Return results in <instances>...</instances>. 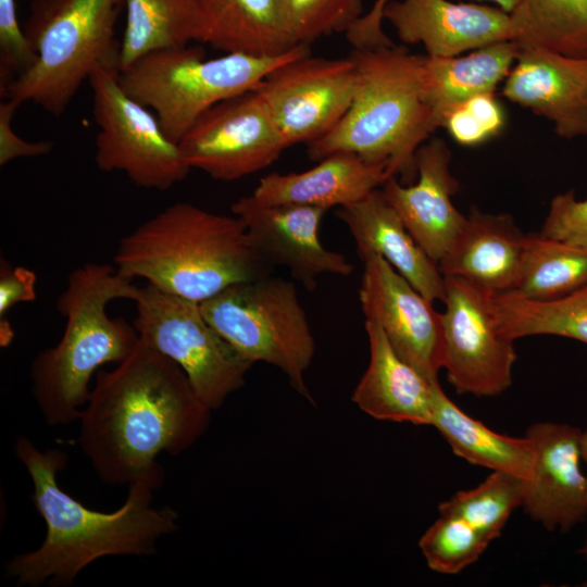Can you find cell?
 Segmentation results:
<instances>
[{
    "instance_id": "44dd1931",
    "label": "cell",
    "mask_w": 587,
    "mask_h": 587,
    "mask_svg": "<svg viewBox=\"0 0 587 587\" xmlns=\"http://www.w3.org/2000/svg\"><path fill=\"white\" fill-rule=\"evenodd\" d=\"M390 177L386 165L339 151L300 173L265 175L248 198L260 205L299 204L328 210L363 199Z\"/></svg>"
},
{
    "instance_id": "d6a6232c",
    "label": "cell",
    "mask_w": 587,
    "mask_h": 587,
    "mask_svg": "<svg viewBox=\"0 0 587 587\" xmlns=\"http://www.w3.org/2000/svg\"><path fill=\"white\" fill-rule=\"evenodd\" d=\"M287 33L295 46H309L347 32L364 13L363 0H282Z\"/></svg>"
},
{
    "instance_id": "83f0119b",
    "label": "cell",
    "mask_w": 587,
    "mask_h": 587,
    "mask_svg": "<svg viewBox=\"0 0 587 587\" xmlns=\"http://www.w3.org/2000/svg\"><path fill=\"white\" fill-rule=\"evenodd\" d=\"M499 329L512 340L554 335L587 344V285L549 301L524 298L515 291L491 292Z\"/></svg>"
},
{
    "instance_id": "f546056e",
    "label": "cell",
    "mask_w": 587,
    "mask_h": 587,
    "mask_svg": "<svg viewBox=\"0 0 587 587\" xmlns=\"http://www.w3.org/2000/svg\"><path fill=\"white\" fill-rule=\"evenodd\" d=\"M587 285V247L527 235L520 279L514 290L538 301L565 297Z\"/></svg>"
},
{
    "instance_id": "b9f144b4",
    "label": "cell",
    "mask_w": 587,
    "mask_h": 587,
    "mask_svg": "<svg viewBox=\"0 0 587 587\" xmlns=\"http://www.w3.org/2000/svg\"><path fill=\"white\" fill-rule=\"evenodd\" d=\"M586 552H587V547H586Z\"/></svg>"
},
{
    "instance_id": "74e56055",
    "label": "cell",
    "mask_w": 587,
    "mask_h": 587,
    "mask_svg": "<svg viewBox=\"0 0 587 587\" xmlns=\"http://www.w3.org/2000/svg\"><path fill=\"white\" fill-rule=\"evenodd\" d=\"M36 273L25 266H11L5 260L0 265V319L15 304L36 300Z\"/></svg>"
},
{
    "instance_id": "3957f363",
    "label": "cell",
    "mask_w": 587,
    "mask_h": 587,
    "mask_svg": "<svg viewBox=\"0 0 587 587\" xmlns=\"http://www.w3.org/2000/svg\"><path fill=\"white\" fill-rule=\"evenodd\" d=\"M117 272L198 303L230 285L268 276L272 264L253 248L236 215L192 203L171 204L124 236Z\"/></svg>"
},
{
    "instance_id": "8992f818",
    "label": "cell",
    "mask_w": 587,
    "mask_h": 587,
    "mask_svg": "<svg viewBox=\"0 0 587 587\" xmlns=\"http://www.w3.org/2000/svg\"><path fill=\"white\" fill-rule=\"evenodd\" d=\"M125 0H32L24 24L34 65L1 92L60 116L97 67L118 72L115 24Z\"/></svg>"
},
{
    "instance_id": "cb8c5ba5",
    "label": "cell",
    "mask_w": 587,
    "mask_h": 587,
    "mask_svg": "<svg viewBox=\"0 0 587 587\" xmlns=\"http://www.w3.org/2000/svg\"><path fill=\"white\" fill-rule=\"evenodd\" d=\"M197 42L225 53L282 54L295 45L287 33L282 0H196Z\"/></svg>"
},
{
    "instance_id": "836d02e7",
    "label": "cell",
    "mask_w": 587,
    "mask_h": 587,
    "mask_svg": "<svg viewBox=\"0 0 587 587\" xmlns=\"http://www.w3.org/2000/svg\"><path fill=\"white\" fill-rule=\"evenodd\" d=\"M504 123V112L495 93H484L453 109L442 127L458 143L477 146L500 134Z\"/></svg>"
},
{
    "instance_id": "30bf717a",
    "label": "cell",
    "mask_w": 587,
    "mask_h": 587,
    "mask_svg": "<svg viewBox=\"0 0 587 587\" xmlns=\"http://www.w3.org/2000/svg\"><path fill=\"white\" fill-rule=\"evenodd\" d=\"M88 83L98 126L95 160L103 172H122L135 185L167 190L191 171L179 146L155 114L122 88L117 71L97 67Z\"/></svg>"
},
{
    "instance_id": "7bdbcfd3",
    "label": "cell",
    "mask_w": 587,
    "mask_h": 587,
    "mask_svg": "<svg viewBox=\"0 0 587 587\" xmlns=\"http://www.w3.org/2000/svg\"><path fill=\"white\" fill-rule=\"evenodd\" d=\"M587 585V584H586Z\"/></svg>"
},
{
    "instance_id": "f35d334b",
    "label": "cell",
    "mask_w": 587,
    "mask_h": 587,
    "mask_svg": "<svg viewBox=\"0 0 587 587\" xmlns=\"http://www.w3.org/2000/svg\"><path fill=\"white\" fill-rule=\"evenodd\" d=\"M390 0H375L371 10L364 13L345 34L353 49H369L392 46L394 42L383 28V12Z\"/></svg>"
},
{
    "instance_id": "9a60e30c",
    "label": "cell",
    "mask_w": 587,
    "mask_h": 587,
    "mask_svg": "<svg viewBox=\"0 0 587 587\" xmlns=\"http://www.w3.org/2000/svg\"><path fill=\"white\" fill-rule=\"evenodd\" d=\"M230 211L242 222L253 248L270 264L286 267L307 290H314L324 274L349 276L354 266L320 240L327 210L310 205H260L248 196L237 199Z\"/></svg>"
},
{
    "instance_id": "8d00e7d4",
    "label": "cell",
    "mask_w": 587,
    "mask_h": 587,
    "mask_svg": "<svg viewBox=\"0 0 587 587\" xmlns=\"http://www.w3.org/2000/svg\"><path fill=\"white\" fill-rule=\"evenodd\" d=\"M16 100L5 98L0 102V165L3 166L18 158L46 155L53 149V141H27L21 138L12 127V121L17 108Z\"/></svg>"
},
{
    "instance_id": "4dcf8cb0",
    "label": "cell",
    "mask_w": 587,
    "mask_h": 587,
    "mask_svg": "<svg viewBox=\"0 0 587 587\" xmlns=\"http://www.w3.org/2000/svg\"><path fill=\"white\" fill-rule=\"evenodd\" d=\"M526 482L492 471L475 488L462 490L440 503L439 513L457 515L486 536L498 538L512 512L523 505Z\"/></svg>"
},
{
    "instance_id": "5b68a950",
    "label": "cell",
    "mask_w": 587,
    "mask_h": 587,
    "mask_svg": "<svg viewBox=\"0 0 587 587\" xmlns=\"http://www.w3.org/2000/svg\"><path fill=\"white\" fill-rule=\"evenodd\" d=\"M355 96L337 125L308 143L311 160L345 151L411 184L417 175L415 153L437 129L425 98V57L403 47L353 49Z\"/></svg>"
},
{
    "instance_id": "d590c367",
    "label": "cell",
    "mask_w": 587,
    "mask_h": 587,
    "mask_svg": "<svg viewBox=\"0 0 587 587\" xmlns=\"http://www.w3.org/2000/svg\"><path fill=\"white\" fill-rule=\"evenodd\" d=\"M539 234L587 247V199L577 200L573 190L554 196Z\"/></svg>"
},
{
    "instance_id": "60d3db41",
    "label": "cell",
    "mask_w": 587,
    "mask_h": 587,
    "mask_svg": "<svg viewBox=\"0 0 587 587\" xmlns=\"http://www.w3.org/2000/svg\"><path fill=\"white\" fill-rule=\"evenodd\" d=\"M580 446H582V458H583L584 463L586 464V476H587V427L584 432H582Z\"/></svg>"
},
{
    "instance_id": "484cf974",
    "label": "cell",
    "mask_w": 587,
    "mask_h": 587,
    "mask_svg": "<svg viewBox=\"0 0 587 587\" xmlns=\"http://www.w3.org/2000/svg\"><path fill=\"white\" fill-rule=\"evenodd\" d=\"M453 453L467 462L514 475L525 482L534 476L536 451L532 440L494 432L462 411L435 386L432 425Z\"/></svg>"
},
{
    "instance_id": "4fadbf2b",
    "label": "cell",
    "mask_w": 587,
    "mask_h": 587,
    "mask_svg": "<svg viewBox=\"0 0 587 587\" xmlns=\"http://www.w3.org/2000/svg\"><path fill=\"white\" fill-rule=\"evenodd\" d=\"M187 164L232 182L271 165L288 148L260 96L250 90L204 112L178 141Z\"/></svg>"
},
{
    "instance_id": "4316f807",
    "label": "cell",
    "mask_w": 587,
    "mask_h": 587,
    "mask_svg": "<svg viewBox=\"0 0 587 587\" xmlns=\"http://www.w3.org/2000/svg\"><path fill=\"white\" fill-rule=\"evenodd\" d=\"M118 71L150 52L198 41L196 0H125Z\"/></svg>"
},
{
    "instance_id": "6da1fadb",
    "label": "cell",
    "mask_w": 587,
    "mask_h": 587,
    "mask_svg": "<svg viewBox=\"0 0 587 587\" xmlns=\"http://www.w3.org/2000/svg\"><path fill=\"white\" fill-rule=\"evenodd\" d=\"M209 410L184 371L140 341L113 370H99L79 419L78 444L99 478L130 485L205 432Z\"/></svg>"
},
{
    "instance_id": "d4e9b609",
    "label": "cell",
    "mask_w": 587,
    "mask_h": 587,
    "mask_svg": "<svg viewBox=\"0 0 587 587\" xmlns=\"http://www.w3.org/2000/svg\"><path fill=\"white\" fill-rule=\"evenodd\" d=\"M520 47L512 40L475 49L466 55L425 57V98L435 124L442 127L446 116L469 99L495 93L513 67Z\"/></svg>"
},
{
    "instance_id": "52a82bcc",
    "label": "cell",
    "mask_w": 587,
    "mask_h": 587,
    "mask_svg": "<svg viewBox=\"0 0 587 587\" xmlns=\"http://www.w3.org/2000/svg\"><path fill=\"white\" fill-rule=\"evenodd\" d=\"M310 53L299 45L273 57L226 53L205 59V51L183 46L150 52L117 72L122 88L154 111L163 130L175 142L209 109L253 90L277 66Z\"/></svg>"
},
{
    "instance_id": "277c9868",
    "label": "cell",
    "mask_w": 587,
    "mask_h": 587,
    "mask_svg": "<svg viewBox=\"0 0 587 587\" xmlns=\"http://www.w3.org/2000/svg\"><path fill=\"white\" fill-rule=\"evenodd\" d=\"M138 289L114 265L86 263L68 274L55 304L66 321L63 335L30 364L32 394L49 426L79 421L93 374L136 349L134 325L110 317L107 307L114 299L134 301Z\"/></svg>"
},
{
    "instance_id": "e0dca14e",
    "label": "cell",
    "mask_w": 587,
    "mask_h": 587,
    "mask_svg": "<svg viewBox=\"0 0 587 587\" xmlns=\"http://www.w3.org/2000/svg\"><path fill=\"white\" fill-rule=\"evenodd\" d=\"M450 161L446 142L433 138L415 153V184L403 185L394 176L380 189L415 241L437 264L466 221L451 200L459 182L451 174Z\"/></svg>"
},
{
    "instance_id": "7402d4cb",
    "label": "cell",
    "mask_w": 587,
    "mask_h": 587,
    "mask_svg": "<svg viewBox=\"0 0 587 587\" xmlns=\"http://www.w3.org/2000/svg\"><path fill=\"white\" fill-rule=\"evenodd\" d=\"M526 237L510 214L472 208L438 267L445 277H463L492 292L514 291Z\"/></svg>"
},
{
    "instance_id": "f1b7e54d",
    "label": "cell",
    "mask_w": 587,
    "mask_h": 587,
    "mask_svg": "<svg viewBox=\"0 0 587 587\" xmlns=\"http://www.w3.org/2000/svg\"><path fill=\"white\" fill-rule=\"evenodd\" d=\"M510 16L511 40L520 48L587 58V0H521Z\"/></svg>"
},
{
    "instance_id": "7a4b0ae2",
    "label": "cell",
    "mask_w": 587,
    "mask_h": 587,
    "mask_svg": "<svg viewBox=\"0 0 587 587\" xmlns=\"http://www.w3.org/2000/svg\"><path fill=\"white\" fill-rule=\"evenodd\" d=\"M14 452L30 476L32 501L46 524L42 544L7 563L8 576L18 586H71L93 561L109 555H152L158 540L179 528L175 510L152 504L154 492L164 480L160 464L128 485L127 498L120 509L100 512L85 507L60 487L58 474L67 464L64 451H41L20 436Z\"/></svg>"
},
{
    "instance_id": "8fae6325",
    "label": "cell",
    "mask_w": 587,
    "mask_h": 587,
    "mask_svg": "<svg viewBox=\"0 0 587 587\" xmlns=\"http://www.w3.org/2000/svg\"><path fill=\"white\" fill-rule=\"evenodd\" d=\"M441 313L447 379L457 394L494 397L512 384L514 340L498 327L490 290L459 276L445 277Z\"/></svg>"
},
{
    "instance_id": "603a6c76",
    "label": "cell",
    "mask_w": 587,
    "mask_h": 587,
    "mask_svg": "<svg viewBox=\"0 0 587 587\" xmlns=\"http://www.w3.org/2000/svg\"><path fill=\"white\" fill-rule=\"evenodd\" d=\"M370 361L352 400L370 416L390 422L432 425L435 386L402 360L379 324L365 319Z\"/></svg>"
},
{
    "instance_id": "9c48e42d",
    "label": "cell",
    "mask_w": 587,
    "mask_h": 587,
    "mask_svg": "<svg viewBox=\"0 0 587 587\" xmlns=\"http://www.w3.org/2000/svg\"><path fill=\"white\" fill-rule=\"evenodd\" d=\"M133 322L145 345L175 362L209 410L239 390L253 362L243 357L203 316L200 303L139 287Z\"/></svg>"
},
{
    "instance_id": "d6986e66",
    "label": "cell",
    "mask_w": 587,
    "mask_h": 587,
    "mask_svg": "<svg viewBox=\"0 0 587 587\" xmlns=\"http://www.w3.org/2000/svg\"><path fill=\"white\" fill-rule=\"evenodd\" d=\"M384 20L404 43H422L427 57L448 58L511 40L509 13L499 7L449 0H390Z\"/></svg>"
},
{
    "instance_id": "ba28073f",
    "label": "cell",
    "mask_w": 587,
    "mask_h": 587,
    "mask_svg": "<svg viewBox=\"0 0 587 587\" xmlns=\"http://www.w3.org/2000/svg\"><path fill=\"white\" fill-rule=\"evenodd\" d=\"M205 320L243 357L278 367L313 401L304 374L314 337L294 283L280 277L237 283L200 303Z\"/></svg>"
},
{
    "instance_id": "e575fe53",
    "label": "cell",
    "mask_w": 587,
    "mask_h": 587,
    "mask_svg": "<svg viewBox=\"0 0 587 587\" xmlns=\"http://www.w3.org/2000/svg\"><path fill=\"white\" fill-rule=\"evenodd\" d=\"M35 61L36 53L17 18L15 0H0V93Z\"/></svg>"
},
{
    "instance_id": "ffe728a7",
    "label": "cell",
    "mask_w": 587,
    "mask_h": 587,
    "mask_svg": "<svg viewBox=\"0 0 587 587\" xmlns=\"http://www.w3.org/2000/svg\"><path fill=\"white\" fill-rule=\"evenodd\" d=\"M361 261L371 254L384 258L430 302L446 297V280L438 264L420 247L380 189L339 208Z\"/></svg>"
},
{
    "instance_id": "ab89813d",
    "label": "cell",
    "mask_w": 587,
    "mask_h": 587,
    "mask_svg": "<svg viewBox=\"0 0 587 587\" xmlns=\"http://www.w3.org/2000/svg\"><path fill=\"white\" fill-rule=\"evenodd\" d=\"M487 1L497 3L500 9H502L504 12L509 14H511L521 2V0H487Z\"/></svg>"
},
{
    "instance_id": "2e32d148",
    "label": "cell",
    "mask_w": 587,
    "mask_h": 587,
    "mask_svg": "<svg viewBox=\"0 0 587 587\" xmlns=\"http://www.w3.org/2000/svg\"><path fill=\"white\" fill-rule=\"evenodd\" d=\"M525 436L535 447L536 464L533 478L525 484L522 507L545 528L567 530L587 516L582 432L567 424L538 422Z\"/></svg>"
},
{
    "instance_id": "5bb4252c",
    "label": "cell",
    "mask_w": 587,
    "mask_h": 587,
    "mask_svg": "<svg viewBox=\"0 0 587 587\" xmlns=\"http://www.w3.org/2000/svg\"><path fill=\"white\" fill-rule=\"evenodd\" d=\"M362 262L359 299L365 319L379 324L402 360L438 380L445 357L441 313L380 255Z\"/></svg>"
},
{
    "instance_id": "ac0fdd59",
    "label": "cell",
    "mask_w": 587,
    "mask_h": 587,
    "mask_svg": "<svg viewBox=\"0 0 587 587\" xmlns=\"http://www.w3.org/2000/svg\"><path fill=\"white\" fill-rule=\"evenodd\" d=\"M501 95L550 121L559 137L587 136V58L520 48Z\"/></svg>"
},
{
    "instance_id": "1f68e13d",
    "label": "cell",
    "mask_w": 587,
    "mask_h": 587,
    "mask_svg": "<svg viewBox=\"0 0 587 587\" xmlns=\"http://www.w3.org/2000/svg\"><path fill=\"white\" fill-rule=\"evenodd\" d=\"M490 542L463 519L439 513L421 537L419 547L430 570L453 575L477 561Z\"/></svg>"
},
{
    "instance_id": "7c38bea8",
    "label": "cell",
    "mask_w": 587,
    "mask_h": 587,
    "mask_svg": "<svg viewBox=\"0 0 587 587\" xmlns=\"http://www.w3.org/2000/svg\"><path fill=\"white\" fill-rule=\"evenodd\" d=\"M353 61L296 57L270 72L253 90L260 96L287 147L310 143L333 129L355 96Z\"/></svg>"
}]
</instances>
